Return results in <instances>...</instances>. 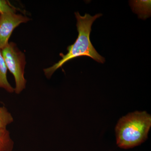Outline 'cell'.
<instances>
[{"label":"cell","instance_id":"6","mask_svg":"<svg viewBox=\"0 0 151 151\" xmlns=\"http://www.w3.org/2000/svg\"><path fill=\"white\" fill-rule=\"evenodd\" d=\"M8 68L0 50V88H3L10 93L14 92V88L9 83L7 78Z\"/></svg>","mask_w":151,"mask_h":151},{"label":"cell","instance_id":"2","mask_svg":"<svg viewBox=\"0 0 151 151\" xmlns=\"http://www.w3.org/2000/svg\"><path fill=\"white\" fill-rule=\"evenodd\" d=\"M151 126V117L146 111H136L119 120L116 127L117 144L129 149L141 145L147 138Z\"/></svg>","mask_w":151,"mask_h":151},{"label":"cell","instance_id":"7","mask_svg":"<svg viewBox=\"0 0 151 151\" xmlns=\"http://www.w3.org/2000/svg\"><path fill=\"white\" fill-rule=\"evenodd\" d=\"M14 142L7 129H0V151H12Z\"/></svg>","mask_w":151,"mask_h":151},{"label":"cell","instance_id":"8","mask_svg":"<svg viewBox=\"0 0 151 151\" xmlns=\"http://www.w3.org/2000/svg\"><path fill=\"white\" fill-rule=\"evenodd\" d=\"M14 121L13 116L7 108L0 107V129H7V127Z\"/></svg>","mask_w":151,"mask_h":151},{"label":"cell","instance_id":"4","mask_svg":"<svg viewBox=\"0 0 151 151\" xmlns=\"http://www.w3.org/2000/svg\"><path fill=\"white\" fill-rule=\"evenodd\" d=\"M30 20L27 17L16 13L0 14V50L9 44V40L14 29L23 23Z\"/></svg>","mask_w":151,"mask_h":151},{"label":"cell","instance_id":"9","mask_svg":"<svg viewBox=\"0 0 151 151\" xmlns=\"http://www.w3.org/2000/svg\"><path fill=\"white\" fill-rule=\"evenodd\" d=\"M17 10L9 1L0 0V14L16 13Z\"/></svg>","mask_w":151,"mask_h":151},{"label":"cell","instance_id":"5","mask_svg":"<svg viewBox=\"0 0 151 151\" xmlns=\"http://www.w3.org/2000/svg\"><path fill=\"white\" fill-rule=\"evenodd\" d=\"M132 10L142 19H147L151 14V1H133L130 2Z\"/></svg>","mask_w":151,"mask_h":151},{"label":"cell","instance_id":"1","mask_svg":"<svg viewBox=\"0 0 151 151\" xmlns=\"http://www.w3.org/2000/svg\"><path fill=\"white\" fill-rule=\"evenodd\" d=\"M75 15L77 20L78 37L73 44L68 47V52L66 54L60 53L61 59L58 62L44 70L45 74L47 78H50L58 69L62 67L68 61L78 57H89L99 63H103L105 62V58L98 53L90 39L92 24L103 14H98L92 16L89 14H85L84 16H81L79 12H76Z\"/></svg>","mask_w":151,"mask_h":151},{"label":"cell","instance_id":"3","mask_svg":"<svg viewBox=\"0 0 151 151\" xmlns=\"http://www.w3.org/2000/svg\"><path fill=\"white\" fill-rule=\"evenodd\" d=\"M2 54L8 69L13 75L15 81L14 92L19 94L26 88L27 81L24 77L25 57L14 42L1 50Z\"/></svg>","mask_w":151,"mask_h":151}]
</instances>
